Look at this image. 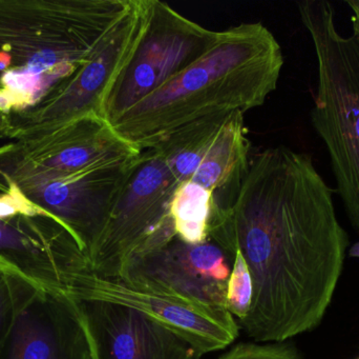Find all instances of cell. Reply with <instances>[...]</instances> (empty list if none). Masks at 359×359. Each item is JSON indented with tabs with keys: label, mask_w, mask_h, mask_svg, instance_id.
Here are the masks:
<instances>
[{
	"label": "cell",
	"mask_w": 359,
	"mask_h": 359,
	"mask_svg": "<svg viewBox=\"0 0 359 359\" xmlns=\"http://www.w3.org/2000/svg\"><path fill=\"white\" fill-rule=\"evenodd\" d=\"M208 236L252 278L238 327L257 343H285L320 326L343 273L349 236L333 191L308 154L269 148L249 164L230 206L213 200Z\"/></svg>",
	"instance_id": "obj_1"
},
{
	"label": "cell",
	"mask_w": 359,
	"mask_h": 359,
	"mask_svg": "<svg viewBox=\"0 0 359 359\" xmlns=\"http://www.w3.org/2000/svg\"><path fill=\"white\" fill-rule=\"evenodd\" d=\"M135 0H0V136L19 138L107 44Z\"/></svg>",
	"instance_id": "obj_2"
},
{
	"label": "cell",
	"mask_w": 359,
	"mask_h": 359,
	"mask_svg": "<svg viewBox=\"0 0 359 359\" xmlns=\"http://www.w3.org/2000/svg\"><path fill=\"white\" fill-rule=\"evenodd\" d=\"M284 63L280 44L263 23L217 31L198 59L130 107L113 128L141 152L153 149L196 120L261 107L278 88Z\"/></svg>",
	"instance_id": "obj_3"
},
{
	"label": "cell",
	"mask_w": 359,
	"mask_h": 359,
	"mask_svg": "<svg viewBox=\"0 0 359 359\" xmlns=\"http://www.w3.org/2000/svg\"><path fill=\"white\" fill-rule=\"evenodd\" d=\"M297 10L318 63L312 124L328 150L348 218L359 231V37L339 33L330 1H301Z\"/></svg>",
	"instance_id": "obj_4"
},
{
	"label": "cell",
	"mask_w": 359,
	"mask_h": 359,
	"mask_svg": "<svg viewBox=\"0 0 359 359\" xmlns=\"http://www.w3.org/2000/svg\"><path fill=\"white\" fill-rule=\"evenodd\" d=\"M178 185L155 149L141 152L102 233L88 253L93 271L104 278H119L132 257L176 237L170 204Z\"/></svg>",
	"instance_id": "obj_5"
},
{
	"label": "cell",
	"mask_w": 359,
	"mask_h": 359,
	"mask_svg": "<svg viewBox=\"0 0 359 359\" xmlns=\"http://www.w3.org/2000/svg\"><path fill=\"white\" fill-rule=\"evenodd\" d=\"M138 44L111 86L101 116L113 126L141 99L198 59L217 37L211 31L160 0H142Z\"/></svg>",
	"instance_id": "obj_6"
},
{
	"label": "cell",
	"mask_w": 359,
	"mask_h": 359,
	"mask_svg": "<svg viewBox=\"0 0 359 359\" xmlns=\"http://www.w3.org/2000/svg\"><path fill=\"white\" fill-rule=\"evenodd\" d=\"M233 259L210 238L189 244L175 237L160 248L132 257L117 278L207 311L229 313L226 291Z\"/></svg>",
	"instance_id": "obj_7"
},
{
	"label": "cell",
	"mask_w": 359,
	"mask_h": 359,
	"mask_svg": "<svg viewBox=\"0 0 359 359\" xmlns=\"http://www.w3.org/2000/svg\"><path fill=\"white\" fill-rule=\"evenodd\" d=\"M73 301H99L132 308L161 322L189 341L201 353L225 349L238 337L236 318L215 313L185 301L141 290L120 278H104L90 268L80 270L72 288Z\"/></svg>",
	"instance_id": "obj_8"
},
{
	"label": "cell",
	"mask_w": 359,
	"mask_h": 359,
	"mask_svg": "<svg viewBox=\"0 0 359 359\" xmlns=\"http://www.w3.org/2000/svg\"><path fill=\"white\" fill-rule=\"evenodd\" d=\"M88 261L73 234L44 210L0 221V263L41 288L69 297L76 275Z\"/></svg>",
	"instance_id": "obj_9"
},
{
	"label": "cell",
	"mask_w": 359,
	"mask_h": 359,
	"mask_svg": "<svg viewBox=\"0 0 359 359\" xmlns=\"http://www.w3.org/2000/svg\"><path fill=\"white\" fill-rule=\"evenodd\" d=\"M86 327L93 359H201L189 341L132 308L74 301Z\"/></svg>",
	"instance_id": "obj_10"
},
{
	"label": "cell",
	"mask_w": 359,
	"mask_h": 359,
	"mask_svg": "<svg viewBox=\"0 0 359 359\" xmlns=\"http://www.w3.org/2000/svg\"><path fill=\"white\" fill-rule=\"evenodd\" d=\"M0 359H93L75 301L38 288L0 341Z\"/></svg>",
	"instance_id": "obj_11"
},
{
	"label": "cell",
	"mask_w": 359,
	"mask_h": 359,
	"mask_svg": "<svg viewBox=\"0 0 359 359\" xmlns=\"http://www.w3.org/2000/svg\"><path fill=\"white\" fill-rule=\"evenodd\" d=\"M142 27V0H135L132 11L102 50L32 120L22 136L62 126L90 114L101 116L105 98L130 61L140 39Z\"/></svg>",
	"instance_id": "obj_12"
},
{
	"label": "cell",
	"mask_w": 359,
	"mask_h": 359,
	"mask_svg": "<svg viewBox=\"0 0 359 359\" xmlns=\"http://www.w3.org/2000/svg\"><path fill=\"white\" fill-rule=\"evenodd\" d=\"M249 150L244 114L234 112L226 120L191 181L212 192L215 198L226 190H232L236 197L250 164Z\"/></svg>",
	"instance_id": "obj_13"
},
{
	"label": "cell",
	"mask_w": 359,
	"mask_h": 359,
	"mask_svg": "<svg viewBox=\"0 0 359 359\" xmlns=\"http://www.w3.org/2000/svg\"><path fill=\"white\" fill-rule=\"evenodd\" d=\"M229 115L196 120L175 131L153 148L178 183L191 181Z\"/></svg>",
	"instance_id": "obj_14"
},
{
	"label": "cell",
	"mask_w": 359,
	"mask_h": 359,
	"mask_svg": "<svg viewBox=\"0 0 359 359\" xmlns=\"http://www.w3.org/2000/svg\"><path fill=\"white\" fill-rule=\"evenodd\" d=\"M213 193L194 181H183L172 194L170 215L176 237L189 244L208 240Z\"/></svg>",
	"instance_id": "obj_15"
},
{
	"label": "cell",
	"mask_w": 359,
	"mask_h": 359,
	"mask_svg": "<svg viewBox=\"0 0 359 359\" xmlns=\"http://www.w3.org/2000/svg\"><path fill=\"white\" fill-rule=\"evenodd\" d=\"M41 287L0 263V341L25 301Z\"/></svg>",
	"instance_id": "obj_16"
},
{
	"label": "cell",
	"mask_w": 359,
	"mask_h": 359,
	"mask_svg": "<svg viewBox=\"0 0 359 359\" xmlns=\"http://www.w3.org/2000/svg\"><path fill=\"white\" fill-rule=\"evenodd\" d=\"M253 285L250 270L244 257L236 251L226 291V308L238 318V322L247 318L252 306Z\"/></svg>",
	"instance_id": "obj_17"
},
{
	"label": "cell",
	"mask_w": 359,
	"mask_h": 359,
	"mask_svg": "<svg viewBox=\"0 0 359 359\" xmlns=\"http://www.w3.org/2000/svg\"><path fill=\"white\" fill-rule=\"evenodd\" d=\"M219 359H299V355L289 344L241 343Z\"/></svg>",
	"instance_id": "obj_18"
},
{
	"label": "cell",
	"mask_w": 359,
	"mask_h": 359,
	"mask_svg": "<svg viewBox=\"0 0 359 359\" xmlns=\"http://www.w3.org/2000/svg\"><path fill=\"white\" fill-rule=\"evenodd\" d=\"M350 8L353 11L351 20L353 23V34L359 37V0H349L346 1Z\"/></svg>",
	"instance_id": "obj_19"
},
{
	"label": "cell",
	"mask_w": 359,
	"mask_h": 359,
	"mask_svg": "<svg viewBox=\"0 0 359 359\" xmlns=\"http://www.w3.org/2000/svg\"><path fill=\"white\" fill-rule=\"evenodd\" d=\"M349 255L351 257L359 259V242L354 244L353 246L349 249Z\"/></svg>",
	"instance_id": "obj_20"
},
{
	"label": "cell",
	"mask_w": 359,
	"mask_h": 359,
	"mask_svg": "<svg viewBox=\"0 0 359 359\" xmlns=\"http://www.w3.org/2000/svg\"><path fill=\"white\" fill-rule=\"evenodd\" d=\"M355 359H359V356H358V358H356Z\"/></svg>",
	"instance_id": "obj_21"
}]
</instances>
